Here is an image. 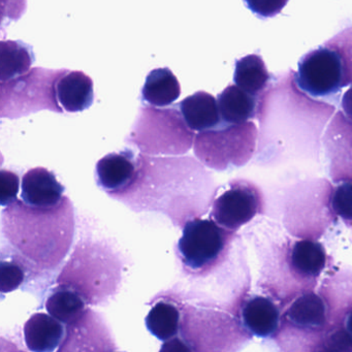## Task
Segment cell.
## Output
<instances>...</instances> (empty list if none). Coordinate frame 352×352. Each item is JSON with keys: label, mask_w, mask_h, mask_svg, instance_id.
<instances>
[{"label": "cell", "mask_w": 352, "mask_h": 352, "mask_svg": "<svg viewBox=\"0 0 352 352\" xmlns=\"http://www.w3.org/2000/svg\"><path fill=\"white\" fill-rule=\"evenodd\" d=\"M181 114L187 126L193 131H211L221 124L218 102L205 91L195 92L179 104Z\"/></svg>", "instance_id": "11"}, {"label": "cell", "mask_w": 352, "mask_h": 352, "mask_svg": "<svg viewBox=\"0 0 352 352\" xmlns=\"http://www.w3.org/2000/svg\"><path fill=\"white\" fill-rule=\"evenodd\" d=\"M54 94L67 112H82L94 104V81L82 72H67L57 80Z\"/></svg>", "instance_id": "9"}, {"label": "cell", "mask_w": 352, "mask_h": 352, "mask_svg": "<svg viewBox=\"0 0 352 352\" xmlns=\"http://www.w3.org/2000/svg\"><path fill=\"white\" fill-rule=\"evenodd\" d=\"M139 173V160L133 152L111 153L98 160L96 182L111 197L120 199L135 182Z\"/></svg>", "instance_id": "6"}, {"label": "cell", "mask_w": 352, "mask_h": 352, "mask_svg": "<svg viewBox=\"0 0 352 352\" xmlns=\"http://www.w3.org/2000/svg\"><path fill=\"white\" fill-rule=\"evenodd\" d=\"M25 280L23 267L17 261H3L0 267V289L3 294L20 287Z\"/></svg>", "instance_id": "21"}, {"label": "cell", "mask_w": 352, "mask_h": 352, "mask_svg": "<svg viewBox=\"0 0 352 352\" xmlns=\"http://www.w3.org/2000/svg\"><path fill=\"white\" fill-rule=\"evenodd\" d=\"M246 7L261 19L274 18L281 13L289 0H243Z\"/></svg>", "instance_id": "23"}, {"label": "cell", "mask_w": 352, "mask_h": 352, "mask_svg": "<svg viewBox=\"0 0 352 352\" xmlns=\"http://www.w3.org/2000/svg\"><path fill=\"white\" fill-rule=\"evenodd\" d=\"M256 138V126L249 121L203 131L197 137L195 153L204 164L216 170H226L230 164L242 166L252 155Z\"/></svg>", "instance_id": "2"}, {"label": "cell", "mask_w": 352, "mask_h": 352, "mask_svg": "<svg viewBox=\"0 0 352 352\" xmlns=\"http://www.w3.org/2000/svg\"><path fill=\"white\" fill-rule=\"evenodd\" d=\"M261 98L252 96L236 85H230L218 96L222 121L226 124H242L258 118Z\"/></svg>", "instance_id": "13"}, {"label": "cell", "mask_w": 352, "mask_h": 352, "mask_svg": "<svg viewBox=\"0 0 352 352\" xmlns=\"http://www.w3.org/2000/svg\"><path fill=\"white\" fill-rule=\"evenodd\" d=\"M65 190L55 175L45 168H32L22 179V199L32 207H57L65 199Z\"/></svg>", "instance_id": "7"}, {"label": "cell", "mask_w": 352, "mask_h": 352, "mask_svg": "<svg viewBox=\"0 0 352 352\" xmlns=\"http://www.w3.org/2000/svg\"><path fill=\"white\" fill-rule=\"evenodd\" d=\"M271 75L263 59L256 54L247 55L236 61L234 82L236 86L256 98L269 88Z\"/></svg>", "instance_id": "16"}, {"label": "cell", "mask_w": 352, "mask_h": 352, "mask_svg": "<svg viewBox=\"0 0 352 352\" xmlns=\"http://www.w3.org/2000/svg\"><path fill=\"white\" fill-rule=\"evenodd\" d=\"M244 327L258 338L277 335L281 323V314L277 305L269 298L253 296L242 307Z\"/></svg>", "instance_id": "10"}, {"label": "cell", "mask_w": 352, "mask_h": 352, "mask_svg": "<svg viewBox=\"0 0 352 352\" xmlns=\"http://www.w3.org/2000/svg\"><path fill=\"white\" fill-rule=\"evenodd\" d=\"M327 306L322 298L312 290L296 296L281 316L277 335L302 337V342L310 337L311 342L322 344L327 333Z\"/></svg>", "instance_id": "5"}, {"label": "cell", "mask_w": 352, "mask_h": 352, "mask_svg": "<svg viewBox=\"0 0 352 352\" xmlns=\"http://www.w3.org/2000/svg\"><path fill=\"white\" fill-rule=\"evenodd\" d=\"M342 109H343L344 114L352 120V85L342 98Z\"/></svg>", "instance_id": "25"}, {"label": "cell", "mask_w": 352, "mask_h": 352, "mask_svg": "<svg viewBox=\"0 0 352 352\" xmlns=\"http://www.w3.org/2000/svg\"><path fill=\"white\" fill-rule=\"evenodd\" d=\"M52 315L36 313L24 324V339L30 351L52 352L63 339L65 329Z\"/></svg>", "instance_id": "12"}, {"label": "cell", "mask_w": 352, "mask_h": 352, "mask_svg": "<svg viewBox=\"0 0 352 352\" xmlns=\"http://www.w3.org/2000/svg\"><path fill=\"white\" fill-rule=\"evenodd\" d=\"M20 180L18 175L11 170H3L0 172V204L9 206L15 201L19 191Z\"/></svg>", "instance_id": "24"}, {"label": "cell", "mask_w": 352, "mask_h": 352, "mask_svg": "<svg viewBox=\"0 0 352 352\" xmlns=\"http://www.w3.org/2000/svg\"><path fill=\"white\" fill-rule=\"evenodd\" d=\"M181 324L180 306L168 298L154 302L146 316L148 331L160 341L166 342L176 338Z\"/></svg>", "instance_id": "15"}, {"label": "cell", "mask_w": 352, "mask_h": 352, "mask_svg": "<svg viewBox=\"0 0 352 352\" xmlns=\"http://www.w3.org/2000/svg\"><path fill=\"white\" fill-rule=\"evenodd\" d=\"M327 252L320 243L313 240L296 241L289 248L288 267L294 277L315 283L327 267Z\"/></svg>", "instance_id": "8"}, {"label": "cell", "mask_w": 352, "mask_h": 352, "mask_svg": "<svg viewBox=\"0 0 352 352\" xmlns=\"http://www.w3.org/2000/svg\"><path fill=\"white\" fill-rule=\"evenodd\" d=\"M261 190L248 181H232L213 203L211 216L222 228L236 232L263 210Z\"/></svg>", "instance_id": "4"}, {"label": "cell", "mask_w": 352, "mask_h": 352, "mask_svg": "<svg viewBox=\"0 0 352 352\" xmlns=\"http://www.w3.org/2000/svg\"><path fill=\"white\" fill-rule=\"evenodd\" d=\"M324 46L336 51L343 65V87L352 85V26L336 34L324 43Z\"/></svg>", "instance_id": "19"}, {"label": "cell", "mask_w": 352, "mask_h": 352, "mask_svg": "<svg viewBox=\"0 0 352 352\" xmlns=\"http://www.w3.org/2000/svg\"><path fill=\"white\" fill-rule=\"evenodd\" d=\"M46 309L49 314L65 324H73L83 318L86 302L72 286L56 288L47 298Z\"/></svg>", "instance_id": "17"}, {"label": "cell", "mask_w": 352, "mask_h": 352, "mask_svg": "<svg viewBox=\"0 0 352 352\" xmlns=\"http://www.w3.org/2000/svg\"><path fill=\"white\" fill-rule=\"evenodd\" d=\"M331 204L336 215L347 226H352V181H345L336 187Z\"/></svg>", "instance_id": "20"}, {"label": "cell", "mask_w": 352, "mask_h": 352, "mask_svg": "<svg viewBox=\"0 0 352 352\" xmlns=\"http://www.w3.org/2000/svg\"><path fill=\"white\" fill-rule=\"evenodd\" d=\"M320 350L352 351V336L345 327H333L325 333Z\"/></svg>", "instance_id": "22"}, {"label": "cell", "mask_w": 352, "mask_h": 352, "mask_svg": "<svg viewBox=\"0 0 352 352\" xmlns=\"http://www.w3.org/2000/svg\"><path fill=\"white\" fill-rule=\"evenodd\" d=\"M34 55L30 47L21 42L1 43V81L15 79L30 69Z\"/></svg>", "instance_id": "18"}, {"label": "cell", "mask_w": 352, "mask_h": 352, "mask_svg": "<svg viewBox=\"0 0 352 352\" xmlns=\"http://www.w3.org/2000/svg\"><path fill=\"white\" fill-rule=\"evenodd\" d=\"M236 234L215 220L195 218L186 222L177 245V256L190 275L213 273L226 261Z\"/></svg>", "instance_id": "1"}, {"label": "cell", "mask_w": 352, "mask_h": 352, "mask_svg": "<svg viewBox=\"0 0 352 352\" xmlns=\"http://www.w3.org/2000/svg\"><path fill=\"white\" fill-rule=\"evenodd\" d=\"M344 327L347 329V331H349L350 335L352 336V308L346 313V319L345 322H344Z\"/></svg>", "instance_id": "26"}, {"label": "cell", "mask_w": 352, "mask_h": 352, "mask_svg": "<svg viewBox=\"0 0 352 352\" xmlns=\"http://www.w3.org/2000/svg\"><path fill=\"white\" fill-rule=\"evenodd\" d=\"M296 82L311 98H335L343 88V65L339 54L325 46L307 53L298 61Z\"/></svg>", "instance_id": "3"}, {"label": "cell", "mask_w": 352, "mask_h": 352, "mask_svg": "<svg viewBox=\"0 0 352 352\" xmlns=\"http://www.w3.org/2000/svg\"><path fill=\"white\" fill-rule=\"evenodd\" d=\"M181 87L176 76L168 67L148 74L142 89V100L158 108L170 106L180 98Z\"/></svg>", "instance_id": "14"}]
</instances>
